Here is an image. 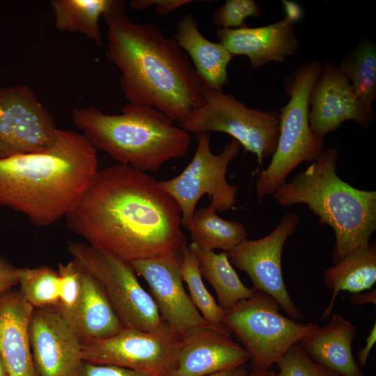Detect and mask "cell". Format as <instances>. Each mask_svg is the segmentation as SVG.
Here are the masks:
<instances>
[{
    "instance_id": "1",
    "label": "cell",
    "mask_w": 376,
    "mask_h": 376,
    "mask_svg": "<svg viewBox=\"0 0 376 376\" xmlns=\"http://www.w3.org/2000/svg\"><path fill=\"white\" fill-rule=\"evenodd\" d=\"M65 217L88 244L129 263L180 256L187 245L176 202L157 180L127 165L98 170Z\"/></svg>"
},
{
    "instance_id": "2",
    "label": "cell",
    "mask_w": 376,
    "mask_h": 376,
    "mask_svg": "<svg viewBox=\"0 0 376 376\" xmlns=\"http://www.w3.org/2000/svg\"><path fill=\"white\" fill-rule=\"evenodd\" d=\"M106 56L120 72L128 103L152 107L180 126L203 103V86L189 58L152 23H136L125 9L104 15Z\"/></svg>"
},
{
    "instance_id": "3",
    "label": "cell",
    "mask_w": 376,
    "mask_h": 376,
    "mask_svg": "<svg viewBox=\"0 0 376 376\" xmlns=\"http://www.w3.org/2000/svg\"><path fill=\"white\" fill-rule=\"evenodd\" d=\"M97 164V150L83 134L58 129L45 150L0 159V205L48 226L76 206Z\"/></svg>"
},
{
    "instance_id": "4",
    "label": "cell",
    "mask_w": 376,
    "mask_h": 376,
    "mask_svg": "<svg viewBox=\"0 0 376 376\" xmlns=\"http://www.w3.org/2000/svg\"><path fill=\"white\" fill-rule=\"evenodd\" d=\"M338 158L336 148H324L308 168L272 195L283 206L306 205L321 224L332 228L334 265L367 244L376 230V191L359 189L343 180L336 172Z\"/></svg>"
},
{
    "instance_id": "5",
    "label": "cell",
    "mask_w": 376,
    "mask_h": 376,
    "mask_svg": "<svg viewBox=\"0 0 376 376\" xmlns=\"http://www.w3.org/2000/svg\"><path fill=\"white\" fill-rule=\"evenodd\" d=\"M120 111L111 115L93 107L76 108L72 119L96 150L143 172L157 171L166 162L187 155L189 133L159 110L127 103Z\"/></svg>"
},
{
    "instance_id": "6",
    "label": "cell",
    "mask_w": 376,
    "mask_h": 376,
    "mask_svg": "<svg viewBox=\"0 0 376 376\" xmlns=\"http://www.w3.org/2000/svg\"><path fill=\"white\" fill-rule=\"evenodd\" d=\"M322 65L313 61L302 65L284 81L289 97L279 113V136L269 166L258 175L256 192L259 199L273 195L301 163L313 162L324 150V139L315 136L308 120L309 98Z\"/></svg>"
},
{
    "instance_id": "7",
    "label": "cell",
    "mask_w": 376,
    "mask_h": 376,
    "mask_svg": "<svg viewBox=\"0 0 376 376\" xmlns=\"http://www.w3.org/2000/svg\"><path fill=\"white\" fill-rule=\"evenodd\" d=\"M269 295L256 290L225 311L223 324L241 343L253 370H267L304 336L320 327L318 322L301 323L283 315Z\"/></svg>"
},
{
    "instance_id": "8",
    "label": "cell",
    "mask_w": 376,
    "mask_h": 376,
    "mask_svg": "<svg viewBox=\"0 0 376 376\" xmlns=\"http://www.w3.org/2000/svg\"><path fill=\"white\" fill-rule=\"evenodd\" d=\"M67 246L72 260L102 285L124 327L181 339L162 318L153 298L141 285L130 263L88 244L69 242Z\"/></svg>"
},
{
    "instance_id": "9",
    "label": "cell",
    "mask_w": 376,
    "mask_h": 376,
    "mask_svg": "<svg viewBox=\"0 0 376 376\" xmlns=\"http://www.w3.org/2000/svg\"><path fill=\"white\" fill-rule=\"evenodd\" d=\"M203 103L180 127L189 133L229 134L258 162L274 153L279 136V113L247 107L233 96L203 88Z\"/></svg>"
},
{
    "instance_id": "10",
    "label": "cell",
    "mask_w": 376,
    "mask_h": 376,
    "mask_svg": "<svg viewBox=\"0 0 376 376\" xmlns=\"http://www.w3.org/2000/svg\"><path fill=\"white\" fill-rule=\"evenodd\" d=\"M195 154L186 168L178 176L158 181L162 189L176 202L181 212L185 227L190 221L201 198L207 194L210 206L217 212L234 208L239 187L228 183L226 173L229 164L239 155L240 144L232 140L223 151L215 155L210 148V133L196 134Z\"/></svg>"
},
{
    "instance_id": "11",
    "label": "cell",
    "mask_w": 376,
    "mask_h": 376,
    "mask_svg": "<svg viewBox=\"0 0 376 376\" xmlns=\"http://www.w3.org/2000/svg\"><path fill=\"white\" fill-rule=\"evenodd\" d=\"M299 221L297 212H288L267 235L253 240L246 239L226 252L230 263L249 276L255 290L269 295L288 317L297 322L303 318V314L287 290L281 262L285 243L294 234Z\"/></svg>"
},
{
    "instance_id": "12",
    "label": "cell",
    "mask_w": 376,
    "mask_h": 376,
    "mask_svg": "<svg viewBox=\"0 0 376 376\" xmlns=\"http://www.w3.org/2000/svg\"><path fill=\"white\" fill-rule=\"evenodd\" d=\"M0 159L49 148L58 128L51 113L27 86L0 88Z\"/></svg>"
},
{
    "instance_id": "13",
    "label": "cell",
    "mask_w": 376,
    "mask_h": 376,
    "mask_svg": "<svg viewBox=\"0 0 376 376\" xmlns=\"http://www.w3.org/2000/svg\"><path fill=\"white\" fill-rule=\"evenodd\" d=\"M181 339L124 327L111 337L82 343L83 361L120 366L152 376H170Z\"/></svg>"
},
{
    "instance_id": "14",
    "label": "cell",
    "mask_w": 376,
    "mask_h": 376,
    "mask_svg": "<svg viewBox=\"0 0 376 376\" xmlns=\"http://www.w3.org/2000/svg\"><path fill=\"white\" fill-rule=\"evenodd\" d=\"M180 257H157L130 264L136 274L148 283L163 320L184 338L216 327L204 320L185 291L180 273Z\"/></svg>"
},
{
    "instance_id": "15",
    "label": "cell",
    "mask_w": 376,
    "mask_h": 376,
    "mask_svg": "<svg viewBox=\"0 0 376 376\" xmlns=\"http://www.w3.org/2000/svg\"><path fill=\"white\" fill-rule=\"evenodd\" d=\"M29 333L38 376H77L82 341L54 306L33 309Z\"/></svg>"
},
{
    "instance_id": "16",
    "label": "cell",
    "mask_w": 376,
    "mask_h": 376,
    "mask_svg": "<svg viewBox=\"0 0 376 376\" xmlns=\"http://www.w3.org/2000/svg\"><path fill=\"white\" fill-rule=\"evenodd\" d=\"M374 118L373 108L359 100L338 67L329 61L322 65L309 98L308 120L313 133L324 139L348 120L358 123L365 130Z\"/></svg>"
},
{
    "instance_id": "17",
    "label": "cell",
    "mask_w": 376,
    "mask_h": 376,
    "mask_svg": "<svg viewBox=\"0 0 376 376\" xmlns=\"http://www.w3.org/2000/svg\"><path fill=\"white\" fill-rule=\"evenodd\" d=\"M286 16L271 24L260 27L218 29L216 36L233 56L244 55L253 69L270 62L283 63L295 56L299 48L295 24L301 19V8L283 1Z\"/></svg>"
},
{
    "instance_id": "18",
    "label": "cell",
    "mask_w": 376,
    "mask_h": 376,
    "mask_svg": "<svg viewBox=\"0 0 376 376\" xmlns=\"http://www.w3.org/2000/svg\"><path fill=\"white\" fill-rule=\"evenodd\" d=\"M227 330L212 328L181 338L175 367L170 376H207L244 366L245 349Z\"/></svg>"
},
{
    "instance_id": "19",
    "label": "cell",
    "mask_w": 376,
    "mask_h": 376,
    "mask_svg": "<svg viewBox=\"0 0 376 376\" xmlns=\"http://www.w3.org/2000/svg\"><path fill=\"white\" fill-rule=\"evenodd\" d=\"M33 309L19 291L0 295V353L9 376H38L29 333Z\"/></svg>"
},
{
    "instance_id": "20",
    "label": "cell",
    "mask_w": 376,
    "mask_h": 376,
    "mask_svg": "<svg viewBox=\"0 0 376 376\" xmlns=\"http://www.w3.org/2000/svg\"><path fill=\"white\" fill-rule=\"evenodd\" d=\"M356 332L355 325L334 313L330 322L301 338L298 344L313 360L343 376H364L352 354Z\"/></svg>"
},
{
    "instance_id": "21",
    "label": "cell",
    "mask_w": 376,
    "mask_h": 376,
    "mask_svg": "<svg viewBox=\"0 0 376 376\" xmlns=\"http://www.w3.org/2000/svg\"><path fill=\"white\" fill-rule=\"evenodd\" d=\"M78 266L81 283L80 296L72 311L66 318L63 317L75 329L82 343L116 335L124 326L105 290L97 279Z\"/></svg>"
},
{
    "instance_id": "22",
    "label": "cell",
    "mask_w": 376,
    "mask_h": 376,
    "mask_svg": "<svg viewBox=\"0 0 376 376\" xmlns=\"http://www.w3.org/2000/svg\"><path fill=\"white\" fill-rule=\"evenodd\" d=\"M173 39L191 59L203 88L222 91L228 85L227 68L233 56L221 43L207 40L191 13L178 22Z\"/></svg>"
},
{
    "instance_id": "23",
    "label": "cell",
    "mask_w": 376,
    "mask_h": 376,
    "mask_svg": "<svg viewBox=\"0 0 376 376\" xmlns=\"http://www.w3.org/2000/svg\"><path fill=\"white\" fill-rule=\"evenodd\" d=\"M325 285L332 290L330 302L321 320L329 318L340 291L358 293L370 290L376 283V244L370 241L349 253L323 274Z\"/></svg>"
},
{
    "instance_id": "24",
    "label": "cell",
    "mask_w": 376,
    "mask_h": 376,
    "mask_svg": "<svg viewBox=\"0 0 376 376\" xmlns=\"http://www.w3.org/2000/svg\"><path fill=\"white\" fill-rule=\"evenodd\" d=\"M55 28L61 32L79 33L102 47L99 21L104 15L125 9L118 0H52Z\"/></svg>"
},
{
    "instance_id": "25",
    "label": "cell",
    "mask_w": 376,
    "mask_h": 376,
    "mask_svg": "<svg viewBox=\"0 0 376 376\" xmlns=\"http://www.w3.org/2000/svg\"><path fill=\"white\" fill-rule=\"evenodd\" d=\"M189 246L198 260L202 276L214 288L217 303L224 311L253 295L256 290L242 282L226 253H217L214 251L201 248L194 242Z\"/></svg>"
},
{
    "instance_id": "26",
    "label": "cell",
    "mask_w": 376,
    "mask_h": 376,
    "mask_svg": "<svg viewBox=\"0 0 376 376\" xmlns=\"http://www.w3.org/2000/svg\"><path fill=\"white\" fill-rule=\"evenodd\" d=\"M190 233L192 242L198 246L214 251H230L246 239L244 224L220 217L210 206L195 210L185 227Z\"/></svg>"
},
{
    "instance_id": "27",
    "label": "cell",
    "mask_w": 376,
    "mask_h": 376,
    "mask_svg": "<svg viewBox=\"0 0 376 376\" xmlns=\"http://www.w3.org/2000/svg\"><path fill=\"white\" fill-rule=\"evenodd\" d=\"M338 68L359 100L373 108L376 99V47L373 42L361 41L343 58Z\"/></svg>"
},
{
    "instance_id": "28",
    "label": "cell",
    "mask_w": 376,
    "mask_h": 376,
    "mask_svg": "<svg viewBox=\"0 0 376 376\" xmlns=\"http://www.w3.org/2000/svg\"><path fill=\"white\" fill-rule=\"evenodd\" d=\"M180 273L184 283L188 287L191 301L204 320L214 327L229 331L222 322L225 311L206 288L198 260L188 244L181 252Z\"/></svg>"
},
{
    "instance_id": "29",
    "label": "cell",
    "mask_w": 376,
    "mask_h": 376,
    "mask_svg": "<svg viewBox=\"0 0 376 376\" xmlns=\"http://www.w3.org/2000/svg\"><path fill=\"white\" fill-rule=\"evenodd\" d=\"M19 290L34 308L56 306L58 301L57 271L48 266L19 268Z\"/></svg>"
},
{
    "instance_id": "30",
    "label": "cell",
    "mask_w": 376,
    "mask_h": 376,
    "mask_svg": "<svg viewBox=\"0 0 376 376\" xmlns=\"http://www.w3.org/2000/svg\"><path fill=\"white\" fill-rule=\"evenodd\" d=\"M278 372L273 376H343L315 361L301 348L292 345L276 363Z\"/></svg>"
},
{
    "instance_id": "31",
    "label": "cell",
    "mask_w": 376,
    "mask_h": 376,
    "mask_svg": "<svg viewBox=\"0 0 376 376\" xmlns=\"http://www.w3.org/2000/svg\"><path fill=\"white\" fill-rule=\"evenodd\" d=\"M58 276V301L55 308L66 318L75 307L81 293V283L78 265L72 260L61 263Z\"/></svg>"
},
{
    "instance_id": "32",
    "label": "cell",
    "mask_w": 376,
    "mask_h": 376,
    "mask_svg": "<svg viewBox=\"0 0 376 376\" xmlns=\"http://www.w3.org/2000/svg\"><path fill=\"white\" fill-rule=\"evenodd\" d=\"M261 10L253 0H226L213 13V24L219 29L246 27L247 17H258Z\"/></svg>"
},
{
    "instance_id": "33",
    "label": "cell",
    "mask_w": 376,
    "mask_h": 376,
    "mask_svg": "<svg viewBox=\"0 0 376 376\" xmlns=\"http://www.w3.org/2000/svg\"><path fill=\"white\" fill-rule=\"evenodd\" d=\"M77 376H152L120 366L83 361Z\"/></svg>"
},
{
    "instance_id": "34",
    "label": "cell",
    "mask_w": 376,
    "mask_h": 376,
    "mask_svg": "<svg viewBox=\"0 0 376 376\" xmlns=\"http://www.w3.org/2000/svg\"><path fill=\"white\" fill-rule=\"evenodd\" d=\"M191 2L192 0H133L130 1V6L135 10H145L154 6L155 13L164 16Z\"/></svg>"
},
{
    "instance_id": "35",
    "label": "cell",
    "mask_w": 376,
    "mask_h": 376,
    "mask_svg": "<svg viewBox=\"0 0 376 376\" xmlns=\"http://www.w3.org/2000/svg\"><path fill=\"white\" fill-rule=\"evenodd\" d=\"M19 268L0 258V295L18 284Z\"/></svg>"
},
{
    "instance_id": "36",
    "label": "cell",
    "mask_w": 376,
    "mask_h": 376,
    "mask_svg": "<svg viewBox=\"0 0 376 376\" xmlns=\"http://www.w3.org/2000/svg\"><path fill=\"white\" fill-rule=\"evenodd\" d=\"M376 342V322H375L368 336L366 338L365 346L358 352L359 364L361 368L366 366L371 349Z\"/></svg>"
},
{
    "instance_id": "37",
    "label": "cell",
    "mask_w": 376,
    "mask_h": 376,
    "mask_svg": "<svg viewBox=\"0 0 376 376\" xmlns=\"http://www.w3.org/2000/svg\"><path fill=\"white\" fill-rule=\"evenodd\" d=\"M352 303L356 306H361L366 304H376V290H372L368 292L354 293L351 295Z\"/></svg>"
},
{
    "instance_id": "38",
    "label": "cell",
    "mask_w": 376,
    "mask_h": 376,
    "mask_svg": "<svg viewBox=\"0 0 376 376\" xmlns=\"http://www.w3.org/2000/svg\"><path fill=\"white\" fill-rule=\"evenodd\" d=\"M249 373L244 368V366L235 368L223 370L207 376H249Z\"/></svg>"
},
{
    "instance_id": "39",
    "label": "cell",
    "mask_w": 376,
    "mask_h": 376,
    "mask_svg": "<svg viewBox=\"0 0 376 376\" xmlns=\"http://www.w3.org/2000/svg\"><path fill=\"white\" fill-rule=\"evenodd\" d=\"M272 372L267 370H253L249 376H273Z\"/></svg>"
},
{
    "instance_id": "40",
    "label": "cell",
    "mask_w": 376,
    "mask_h": 376,
    "mask_svg": "<svg viewBox=\"0 0 376 376\" xmlns=\"http://www.w3.org/2000/svg\"><path fill=\"white\" fill-rule=\"evenodd\" d=\"M0 376H9L3 357L0 353Z\"/></svg>"
},
{
    "instance_id": "41",
    "label": "cell",
    "mask_w": 376,
    "mask_h": 376,
    "mask_svg": "<svg viewBox=\"0 0 376 376\" xmlns=\"http://www.w3.org/2000/svg\"><path fill=\"white\" fill-rule=\"evenodd\" d=\"M3 114V111L2 109L0 108V117L2 116Z\"/></svg>"
}]
</instances>
